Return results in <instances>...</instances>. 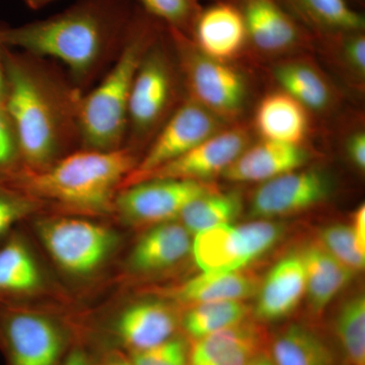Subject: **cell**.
Masks as SVG:
<instances>
[{
    "mask_svg": "<svg viewBox=\"0 0 365 365\" xmlns=\"http://www.w3.org/2000/svg\"><path fill=\"white\" fill-rule=\"evenodd\" d=\"M178 318L163 302H144L127 307L113 326L115 346L126 353L150 349L174 337Z\"/></svg>",
    "mask_w": 365,
    "mask_h": 365,
    "instance_id": "13",
    "label": "cell"
},
{
    "mask_svg": "<svg viewBox=\"0 0 365 365\" xmlns=\"http://www.w3.org/2000/svg\"><path fill=\"white\" fill-rule=\"evenodd\" d=\"M319 242L353 273L364 270L365 253L357 245L351 225H334L323 228L319 232Z\"/></svg>",
    "mask_w": 365,
    "mask_h": 365,
    "instance_id": "31",
    "label": "cell"
},
{
    "mask_svg": "<svg viewBox=\"0 0 365 365\" xmlns=\"http://www.w3.org/2000/svg\"><path fill=\"white\" fill-rule=\"evenodd\" d=\"M307 111L284 91H274L257 108L255 125L263 140L302 145L309 132Z\"/></svg>",
    "mask_w": 365,
    "mask_h": 365,
    "instance_id": "19",
    "label": "cell"
},
{
    "mask_svg": "<svg viewBox=\"0 0 365 365\" xmlns=\"http://www.w3.org/2000/svg\"><path fill=\"white\" fill-rule=\"evenodd\" d=\"M61 365H93L91 353L83 343L74 342Z\"/></svg>",
    "mask_w": 365,
    "mask_h": 365,
    "instance_id": "41",
    "label": "cell"
},
{
    "mask_svg": "<svg viewBox=\"0 0 365 365\" xmlns=\"http://www.w3.org/2000/svg\"><path fill=\"white\" fill-rule=\"evenodd\" d=\"M128 354L134 365H188L189 347L182 338L174 336L150 349Z\"/></svg>",
    "mask_w": 365,
    "mask_h": 365,
    "instance_id": "35",
    "label": "cell"
},
{
    "mask_svg": "<svg viewBox=\"0 0 365 365\" xmlns=\"http://www.w3.org/2000/svg\"><path fill=\"white\" fill-rule=\"evenodd\" d=\"M217 190L209 182L151 179L134 182L117 194L114 208L127 222L153 225L174 222L198 197Z\"/></svg>",
    "mask_w": 365,
    "mask_h": 365,
    "instance_id": "8",
    "label": "cell"
},
{
    "mask_svg": "<svg viewBox=\"0 0 365 365\" xmlns=\"http://www.w3.org/2000/svg\"><path fill=\"white\" fill-rule=\"evenodd\" d=\"M257 294L255 314L260 321H278L292 314L306 295V271L300 254L278 262Z\"/></svg>",
    "mask_w": 365,
    "mask_h": 365,
    "instance_id": "16",
    "label": "cell"
},
{
    "mask_svg": "<svg viewBox=\"0 0 365 365\" xmlns=\"http://www.w3.org/2000/svg\"><path fill=\"white\" fill-rule=\"evenodd\" d=\"M275 365H335L330 348L319 336L300 325L281 331L272 344Z\"/></svg>",
    "mask_w": 365,
    "mask_h": 365,
    "instance_id": "24",
    "label": "cell"
},
{
    "mask_svg": "<svg viewBox=\"0 0 365 365\" xmlns=\"http://www.w3.org/2000/svg\"><path fill=\"white\" fill-rule=\"evenodd\" d=\"M130 148L72 151L39 170L18 167L1 173L16 189L37 202L88 213L114 208L117 189L136 165Z\"/></svg>",
    "mask_w": 365,
    "mask_h": 365,
    "instance_id": "3",
    "label": "cell"
},
{
    "mask_svg": "<svg viewBox=\"0 0 365 365\" xmlns=\"http://www.w3.org/2000/svg\"><path fill=\"white\" fill-rule=\"evenodd\" d=\"M275 78L282 91L292 96L307 110L322 111L332 101L328 81L311 64L289 61L276 67Z\"/></svg>",
    "mask_w": 365,
    "mask_h": 365,
    "instance_id": "25",
    "label": "cell"
},
{
    "mask_svg": "<svg viewBox=\"0 0 365 365\" xmlns=\"http://www.w3.org/2000/svg\"><path fill=\"white\" fill-rule=\"evenodd\" d=\"M346 153L350 162L360 170L365 169V134L359 131L353 133L346 143Z\"/></svg>",
    "mask_w": 365,
    "mask_h": 365,
    "instance_id": "38",
    "label": "cell"
},
{
    "mask_svg": "<svg viewBox=\"0 0 365 365\" xmlns=\"http://www.w3.org/2000/svg\"><path fill=\"white\" fill-rule=\"evenodd\" d=\"M41 272L32 251L23 237L11 232L0 244V307L39 287Z\"/></svg>",
    "mask_w": 365,
    "mask_h": 365,
    "instance_id": "22",
    "label": "cell"
},
{
    "mask_svg": "<svg viewBox=\"0 0 365 365\" xmlns=\"http://www.w3.org/2000/svg\"><path fill=\"white\" fill-rule=\"evenodd\" d=\"M192 254L203 273L241 270L251 263L237 227L217 225L194 235Z\"/></svg>",
    "mask_w": 365,
    "mask_h": 365,
    "instance_id": "21",
    "label": "cell"
},
{
    "mask_svg": "<svg viewBox=\"0 0 365 365\" xmlns=\"http://www.w3.org/2000/svg\"><path fill=\"white\" fill-rule=\"evenodd\" d=\"M248 133L244 129L240 127L223 129L181 157L153 170L140 181L176 179L207 182L211 178L222 175L248 148Z\"/></svg>",
    "mask_w": 365,
    "mask_h": 365,
    "instance_id": "12",
    "label": "cell"
},
{
    "mask_svg": "<svg viewBox=\"0 0 365 365\" xmlns=\"http://www.w3.org/2000/svg\"><path fill=\"white\" fill-rule=\"evenodd\" d=\"M146 13L184 33L196 18V0H139Z\"/></svg>",
    "mask_w": 365,
    "mask_h": 365,
    "instance_id": "34",
    "label": "cell"
},
{
    "mask_svg": "<svg viewBox=\"0 0 365 365\" xmlns=\"http://www.w3.org/2000/svg\"><path fill=\"white\" fill-rule=\"evenodd\" d=\"M290 6L307 23L321 30L337 34L364 31L361 14L345 0H288Z\"/></svg>",
    "mask_w": 365,
    "mask_h": 365,
    "instance_id": "28",
    "label": "cell"
},
{
    "mask_svg": "<svg viewBox=\"0 0 365 365\" xmlns=\"http://www.w3.org/2000/svg\"><path fill=\"white\" fill-rule=\"evenodd\" d=\"M262 343L261 329L246 319L195 340L189 349L188 365H210L244 346Z\"/></svg>",
    "mask_w": 365,
    "mask_h": 365,
    "instance_id": "27",
    "label": "cell"
},
{
    "mask_svg": "<svg viewBox=\"0 0 365 365\" xmlns=\"http://www.w3.org/2000/svg\"><path fill=\"white\" fill-rule=\"evenodd\" d=\"M260 281L241 270L222 273H203L170 292L185 304H198L217 300H244L257 294Z\"/></svg>",
    "mask_w": 365,
    "mask_h": 365,
    "instance_id": "23",
    "label": "cell"
},
{
    "mask_svg": "<svg viewBox=\"0 0 365 365\" xmlns=\"http://www.w3.org/2000/svg\"><path fill=\"white\" fill-rule=\"evenodd\" d=\"M336 334L349 365H365V299L357 294L338 312Z\"/></svg>",
    "mask_w": 365,
    "mask_h": 365,
    "instance_id": "30",
    "label": "cell"
},
{
    "mask_svg": "<svg viewBox=\"0 0 365 365\" xmlns=\"http://www.w3.org/2000/svg\"><path fill=\"white\" fill-rule=\"evenodd\" d=\"M353 234L356 239L359 249L365 253V206L361 205L353 215L351 225Z\"/></svg>",
    "mask_w": 365,
    "mask_h": 365,
    "instance_id": "42",
    "label": "cell"
},
{
    "mask_svg": "<svg viewBox=\"0 0 365 365\" xmlns=\"http://www.w3.org/2000/svg\"><path fill=\"white\" fill-rule=\"evenodd\" d=\"M91 361L93 365H134L128 353L117 348H107L97 356L91 354Z\"/></svg>",
    "mask_w": 365,
    "mask_h": 365,
    "instance_id": "40",
    "label": "cell"
},
{
    "mask_svg": "<svg viewBox=\"0 0 365 365\" xmlns=\"http://www.w3.org/2000/svg\"><path fill=\"white\" fill-rule=\"evenodd\" d=\"M246 244L250 262L267 253L282 237L284 228L272 220H256L237 227Z\"/></svg>",
    "mask_w": 365,
    "mask_h": 365,
    "instance_id": "33",
    "label": "cell"
},
{
    "mask_svg": "<svg viewBox=\"0 0 365 365\" xmlns=\"http://www.w3.org/2000/svg\"><path fill=\"white\" fill-rule=\"evenodd\" d=\"M332 191L326 172L300 168L264 182L252 197L250 215L257 220L295 215L325 202Z\"/></svg>",
    "mask_w": 365,
    "mask_h": 365,
    "instance_id": "11",
    "label": "cell"
},
{
    "mask_svg": "<svg viewBox=\"0 0 365 365\" xmlns=\"http://www.w3.org/2000/svg\"><path fill=\"white\" fill-rule=\"evenodd\" d=\"M222 121L194 101H186L163 125L140 162L137 163L125 186L140 181L153 170L188 153L222 130Z\"/></svg>",
    "mask_w": 365,
    "mask_h": 365,
    "instance_id": "9",
    "label": "cell"
},
{
    "mask_svg": "<svg viewBox=\"0 0 365 365\" xmlns=\"http://www.w3.org/2000/svg\"><path fill=\"white\" fill-rule=\"evenodd\" d=\"M249 307L242 300H217L194 304L182 319L184 330L197 340L246 321Z\"/></svg>",
    "mask_w": 365,
    "mask_h": 365,
    "instance_id": "29",
    "label": "cell"
},
{
    "mask_svg": "<svg viewBox=\"0 0 365 365\" xmlns=\"http://www.w3.org/2000/svg\"><path fill=\"white\" fill-rule=\"evenodd\" d=\"M6 93V71L4 63V46L0 44V106L4 104Z\"/></svg>",
    "mask_w": 365,
    "mask_h": 365,
    "instance_id": "43",
    "label": "cell"
},
{
    "mask_svg": "<svg viewBox=\"0 0 365 365\" xmlns=\"http://www.w3.org/2000/svg\"><path fill=\"white\" fill-rule=\"evenodd\" d=\"M299 254L306 271L307 304L314 314H322L351 282L355 274L336 260L319 242L307 245Z\"/></svg>",
    "mask_w": 365,
    "mask_h": 365,
    "instance_id": "20",
    "label": "cell"
},
{
    "mask_svg": "<svg viewBox=\"0 0 365 365\" xmlns=\"http://www.w3.org/2000/svg\"><path fill=\"white\" fill-rule=\"evenodd\" d=\"M247 365H275V364H274L272 359H268L267 356L258 354L257 356H255L254 359H252L251 361H250Z\"/></svg>",
    "mask_w": 365,
    "mask_h": 365,
    "instance_id": "45",
    "label": "cell"
},
{
    "mask_svg": "<svg viewBox=\"0 0 365 365\" xmlns=\"http://www.w3.org/2000/svg\"><path fill=\"white\" fill-rule=\"evenodd\" d=\"M131 19L119 0H83L45 20L0 25V44L61 62L85 83L123 42Z\"/></svg>",
    "mask_w": 365,
    "mask_h": 365,
    "instance_id": "2",
    "label": "cell"
},
{
    "mask_svg": "<svg viewBox=\"0 0 365 365\" xmlns=\"http://www.w3.org/2000/svg\"><path fill=\"white\" fill-rule=\"evenodd\" d=\"M24 1L33 11H38V9H43V7L51 4L54 0H24Z\"/></svg>",
    "mask_w": 365,
    "mask_h": 365,
    "instance_id": "44",
    "label": "cell"
},
{
    "mask_svg": "<svg viewBox=\"0 0 365 365\" xmlns=\"http://www.w3.org/2000/svg\"><path fill=\"white\" fill-rule=\"evenodd\" d=\"M192 235L182 223L170 222L153 225L132 251L131 268L153 273L177 265L192 253Z\"/></svg>",
    "mask_w": 365,
    "mask_h": 365,
    "instance_id": "18",
    "label": "cell"
},
{
    "mask_svg": "<svg viewBox=\"0 0 365 365\" xmlns=\"http://www.w3.org/2000/svg\"><path fill=\"white\" fill-rule=\"evenodd\" d=\"M72 344L49 317L0 307V349L6 365H61Z\"/></svg>",
    "mask_w": 365,
    "mask_h": 365,
    "instance_id": "7",
    "label": "cell"
},
{
    "mask_svg": "<svg viewBox=\"0 0 365 365\" xmlns=\"http://www.w3.org/2000/svg\"><path fill=\"white\" fill-rule=\"evenodd\" d=\"M38 235L55 263L72 275H88L104 265L117 235L106 225L78 217H56L38 225Z\"/></svg>",
    "mask_w": 365,
    "mask_h": 365,
    "instance_id": "6",
    "label": "cell"
},
{
    "mask_svg": "<svg viewBox=\"0 0 365 365\" xmlns=\"http://www.w3.org/2000/svg\"><path fill=\"white\" fill-rule=\"evenodd\" d=\"M21 165L18 134L4 105L0 106V173Z\"/></svg>",
    "mask_w": 365,
    "mask_h": 365,
    "instance_id": "36",
    "label": "cell"
},
{
    "mask_svg": "<svg viewBox=\"0 0 365 365\" xmlns=\"http://www.w3.org/2000/svg\"><path fill=\"white\" fill-rule=\"evenodd\" d=\"M262 344H251L244 346L240 349L230 353L222 359L216 360L210 365H247L259 354Z\"/></svg>",
    "mask_w": 365,
    "mask_h": 365,
    "instance_id": "39",
    "label": "cell"
},
{
    "mask_svg": "<svg viewBox=\"0 0 365 365\" xmlns=\"http://www.w3.org/2000/svg\"><path fill=\"white\" fill-rule=\"evenodd\" d=\"M155 39L157 30L150 21L131 19L116 61L98 86L81 98L78 111L81 148L109 151L124 148L132 85L144 54Z\"/></svg>",
    "mask_w": 365,
    "mask_h": 365,
    "instance_id": "4",
    "label": "cell"
},
{
    "mask_svg": "<svg viewBox=\"0 0 365 365\" xmlns=\"http://www.w3.org/2000/svg\"><path fill=\"white\" fill-rule=\"evenodd\" d=\"M38 206L39 202L16 189L0 174V244Z\"/></svg>",
    "mask_w": 365,
    "mask_h": 365,
    "instance_id": "32",
    "label": "cell"
},
{
    "mask_svg": "<svg viewBox=\"0 0 365 365\" xmlns=\"http://www.w3.org/2000/svg\"><path fill=\"white\" fill-rule=\"evenodd\" d=\"M6 108L18 134L21 167L39 170L79 143L83 95L43 60L4 46Z\"/></svg>",
    "mask_w": 365,
    "mask_h": 365,
    "instance_id": "1",
    "label": "cell"
},
{
    "mask_svg": "<svg viewBox=\"0 0 365 365\" xmlns=\"http://www.w3.org/2000/svg\"><path fill=\"white\" fill-rule=\"evenodd\" d=\"M176 46L190 100L212 113L220 120L239 116L247 100L244 76L228 62L202 54L184 33L170 29Z\"/></svg>",
    "mask_w": 365,
    "mask_h": 365,
    "instance_id": "5",
    "label": "cell"
},
{
    "mask_svg": "<svg viewBox=\"0 0 365 365\" xmlns=\"http://www.w3.org/2000/svg\"><path fill=\"white\" fill-rule=\"evenodd\" d=\"M364 31L343 33L341 56L345 66L360 79L365 76V37Z\"/></svg>",
    "mask_w": 365,
    "mask_h": 365,
    "instance_id": "37",
    "label": "cell"
},
{
    "mask_svg": "<svg viewBox=\"0 0 365 365\" xmlns=\"http://www.w3.org/2000/svg\"><path fill=\"white\" fill-rule=\"evenodd\" d=\"M242 210L241 195L217 190L194 199L180 215L181 223L191 235L217 225H232Z\"/></svg>",
    "mask_w": 365,
    "mask_h": 365,
    "instance_id": "26",
    "label": "cell"
},
{
    "mask_svg": "<svg viewBox=\"0 0 365 365\" xmlns=\"http://www.w3.org/2000/svg\"><path fill=\"white\" fill-rule=\"evenodd\" d=\"M194 45L202 54L220 61L241 53L248 41L246 23L239 7L215 4L197 14L193 21Z\"/></svg>",
    "mask_w": 365,
    "mask_h": 365,
    "instance_id": "14",
    "label": "cell"
},
{
    "mask_svg": "<svg viewBox=\"0 0 365 365\" xmlns=\"http://www.w3.org/2000/svg\"><path fill=\"white\" fill-rule=\"evenodd\" d=\"M309 153L302 145L262 140L247 148L222 176L230 182H267L304 167Z\"/></svg>",
    "mask_w": 365,
    "mask_h": 365,
    "instance_id": "15",
    "label": "cell"
},
{
    "mask_svg": "<svg viewBox=\"0 0 365 365\" xmlns=\"http://www.w3.org/2000/svg\"><path fill=\"white\" fill-rule=\"evenodd\" d=\"M157 39L144 54L132 85L128 108L130 138H145L169 109L174 79L169 61Z\"/></svg>",
    "mask_w": 365,
    "mask_h": 365,
    "instance_id": "10",
    "label": "cell"
},
{
    "mask_svg": "<svg viewBox=\"0 0 365 365\" xmlns=\"http://www.w3.org/2000/svg\"><path fill=\"white\" fill-rule=\"evenodd\" d=\"M241 11L248 40L261 51L285 52L299 44L302 31L277 0H244Z\"/></svg>",
    "mask_w": 365,
    "mask_h": 365,
    "instance_id": "17",
    "label": "cell"
}]
</instances>
